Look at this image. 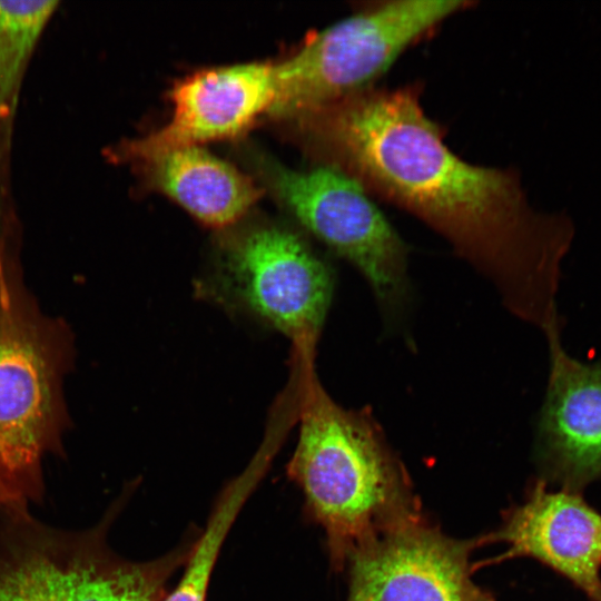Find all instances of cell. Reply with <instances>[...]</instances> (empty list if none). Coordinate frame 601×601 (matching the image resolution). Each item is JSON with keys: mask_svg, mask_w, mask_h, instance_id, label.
Listing matches in <instances>:
<instances>
[{"mask_svg": "<svg viewBox=\"0 0 601 601\" xmlns=\"http://www.w3.org/2000/svg\"><path fill=\"white\" fill-rule=\"evenodd\" d=\"M418 85L371 86L302 118L326 165L415 216L484 276L504 307L542 332L561 321V264L574 228L532 208L516 170L469 162L424 111Z\"/></svg>", "mask_w": 601, "mask_h": 601, "instance_id": "obj_1", "label": "cell"}, {"mask_svg": "<svg viewBox=\"0 0 601 601\" xmlns=\"http://www.w3.org/2000/svg\"><path fill=\"white\" fill-rule=\"evenodd\" d=\"M18 224L0 223V503H41L42 461L66 457L71 428L63 383L75 337L46 315L24 283Z\"/></svg>", "mask_w": 601, "mask_h": 601, "instance_id": "obj_2", "label": "cell"}, {"mask_svg": "<svg viewBox=\"0 0 601 601\" xmlns=\"http://www.w3.org/2000/svg\"><path fill=\"white\" fill-rule=\"evenodd\" d=\"M288 471L342 565L393 522L416 513L402 464L372 411L335 403L308 370Z\"/></svg>", "mask_w": 601, "mask_h": 601, "instance_id": "obj_3", "label": "cell"}, {"mask_svg": "<svg viewBox=\"0 0 601 601\" xmlns=\"http://www.w3.org/2000/svg\"><path fill=\"white\" fill-rule=\"evenodd\" d=\"M108 522L71 531L33 516L23 502L0 503V601H157L190 552L131 562L110 550Z\"/></svg>", "mask_w": 601, "mask_h": 601, "instance_id": "obj_4", "label": "cell"}, {"mask_svg": "<svg viewBox=\"0 0 601 601\" xmlns=\"http://www.w3.org/2000/svg\"><path fill=\"white\" fill-rule=\"evenodd\" d=\"M473 4L457 0L363 3L274 65V99L268 112L302 118L374 86L411 46Z\"/></svg>", "mask_w": 601, "mask_h": 601, "instance_id": "obj_5", "label": "cell"}, {"mask_svg": "<svg viewBox=\"0 0 601 601\" xmlns=\"http://www.w3.org/2000/svg\"><path fill=\"white\" fill-rule=\"evenodd\" d=\"M270 186L300 224L366 279L388 322L411 297L406 244L352 176L322 164L297 170L267 162Z\"/></svg>", "mask_w": 601, "mask_h": 601, "instance_id": "obj_6", "label": "cell"}, {"mask_svg": "<svg viewBox=\"0 0 601 601\" xmlns=\"http://www.w3.org/2000/svg\"><path fill=\"white\" fill-rule=\"evenodd\" d=\"M226 267L243 300L278 329L312 347L331 304L334 276L297 235L263 226L234 238Z\"/></svg>", "mask_w": 601, "mask_h": 601, "instance_id": "obj_7", "label": "cell"}, {"mask_svg": "<svg viewBox=\"0 0 601 601\" xmlns=\"http://www.w3.org/2000/svg\"><path fill=\"white\" fill-rule=\"evenodd\" d=\"M470 548L417 512L402 518L348 560L347 601H491L472 580Z\"/></svg>", "mask_w": 601, "mask_h": 601, "instance_id": "obj_8", "label": "cell"}, {"mask_svg": "<svg viewBox=\"0 0 601 601\" xmlns=\"http://www.w3.org/2000/svg\"><path fill=\"white\" fill-rule=\"evenodd\" d=\"M171 117L162 127L107 151L115 161H141L185 146L234 137L268 111L274 98V65L246 62L196 71L169 91Z\"/></svg>", "mask_w": 601, "mask_h": 601, "instance_id": "obj_9", "label": "cell"}, {"mask_svg": "<svg viewBox=\"0 0 601 601\" xmlns=\"http://www.w3.org/2000/svg\"><path fill=\"white\" fill-rule=\"evenodd\" d=\"M495 538L509 544V555L535 558L601 601V514L580 495L539 482Z\"/></svg>", "mask_w": 601, "mask_h": 601, "instance_id": "obj_10", "label": "cell"}, {"mask_svg": "<svg viewBox=\"0 0 601 601\" xmlns=\"http://www.w3.org/2000/svg\"><path fill=\"white\" fill-rule=\"evenodd\" d=\"M562 324L543 333L550 356L548 385L538 416V437L548 459L577 477L601 473V361L569 355Z\"/></svg>", "mask_w": 601, "mask_h": 601, "instance_id": "obj_11", "label": "cell"}, {"mask_svg": "<svg viewBox=\"0 0 601 601\" xmlns=\"http://www.w3.org/2000/svg\"><path fill=\"white\" fill-rule=\"evenodd\" d=\"M152 187L213 227L237 220L260 196L258 186L200 146H185L144 160Z\"/></svg>", "mask_w": 601, "mask_h": 601, "instance_id": "obj_12", "label": "cell"}, {"mask_svg": "<svg viewBox=\"0 0 601 601\" xmlns=\"http://www.w3.org/2000/svg\"><path fill=\"white\" fill-rule=\"evenodd\" d=\"M58 1H0V130L10 132L20 91Z\"/></svg>", "mask_w": 601, "mask_h": 601, "instance_id": "obj_13", "label": "cell"}, {"mask_svg": "<svg viewBox=\"0 0 601 601\" xmlns=\"http://www.w3.org/2000/svg\"><path fill=\"white\" fill-rule=\"evenodd\" d=\"M266 460L259 456L224 491L204 534L190 552L183 578L164 601H206L210 574L223 541L263 475Z\"/></svg>", "mask_w": 601, "mask_h": 601, "instance_id": "obj_14", "label": "cell"}]
</instances>
